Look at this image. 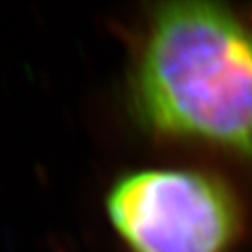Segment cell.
I'll return each mask as SVG.
<instances>
[{
    "label": "cell",
    "instance_id": "obj_1",
    "mask_svg": "<svg viewBox=\"0 0 252 252\" xmlns=\"http://www.w3.org/2000/svg\"><path fill=\"white\" fill-rule=\"evenodd\" d=\"M136 103L159 131L207 138L252 159V34L215 4L162 6Z\"/></svg>",
    "mask_w": 252,
    "mask_h": 252
},
{
    "label": "cell",
    "instance_id": "obj_2",
    "mask_svg": "<svg viewBox=\"0 0 252 252\" xmlns=\"http://www.w3.org/2000/svg\"><path fill=\"white\" fill-rule=\"evenodd\" d=\"M108 213L135 252H219L235 209L215 181L189 172H140L118 183Z\"/></svg>",
    "mask_w": 252,
    "mask_h": 252
}]
</instances>
